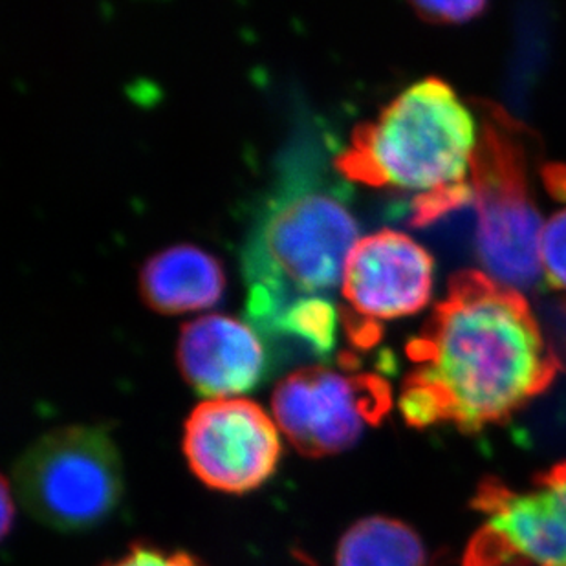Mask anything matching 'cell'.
<instances>
[{"label":"cell","instance_id":"4","mask_svg":"<svg viewBox=\"0 0 566 566\" xmlns=\"http://www.w3.org/2000/svg\"><path fill=\"white\" fill-rule=\"evenodd\" d=\"M17 495L33 517L83 532L113 515L124 495L118 448L102 428L55 429L30 446L13 470Z\"/></svg>","mask_w":566,"mask_h":566},{"label":"cell","instance_id":"6","mask_svg":"<svg viewBox=\"0 0 566 566\" xmlns=\"http://www.w3.org/2000/svg\"><path fill=\"white\" fill-rule=\"evenodd\" d=\"M392 406L390 387L373 375H343L306 367L279 381L273 417L305 457L319 459L353 448L367 426H378Z\"/></svg>","mask_w":566,"mask_h":566},{"label":"cell","instance_id":"3","mask_svg":"<svg viewBox=\"0 0 566 566\" xmlns=\"http://www.w3.org/2000/svg\"><path fill=\"white\" fill-rule=\"evenodd\" d=\"M479 136L470 108L437 77L418 81L359 125L337 158L343 177L418 197L457 188L473 172Z\"/></svg>","mask_w":566,"mask_h":566},{"label":"cell","instance_id":"18","mask_svg":"<svg viewBox=\"0 0 566 566\" xmlns=\"http://www.w3.org/2000/svg\"><path fill=\"white\" fill-rule=\"evenodd\" d=\"M548 188L556 192L557 198L566 200V167H551L546 175Z\"/></svg>","mask_w":566,"mask_h":566},{"label":"cell","instance_id":"1","mask_svg":"<svg viewBox=\"0 0 566 566\" xmlns=\"http://www.w3.org/2000/svg\"><path fill=\"white\" fill-rule=\"evenodd\" d=\"M409 358L418 367L407 381L428 389L442 422L465 433L504 422L557 370L523 295L476 272L453 279L423 336L409 345Z\"/></svg>","mask_w":566,"mask_h":566},{"label":"cell","instance_id":"9","mask_svg":"<svg viewBox=\"0 0 566 566\" xmlns=\"http://www.w3.org/2000/svg\"><path fill=\"white\" fill-rule=\"evenodd\" d=\"M473 507L534 566H566V460L535 476L530 492L486 479Z\"/></svg>","mask_w":566,"mask_h":566},{"label":"cell","instance_id":"11","mask_svg":"<svg viewBox=\"0 0 566 566\" xmlns=\"http://www.w3.org/2000/svg\"><path fill=\"white\" fill-rule=\"evenodd\" d=\"M139 286L153 311L184 314L217 305L224 294L226 275L211 253L197 247H175L145 262Z\"/></svg>","mask_w":566,"mask_h":566},{"label":"cell","instance_id":"17","mask_svg":"<svg viewBox=\"0 0 566 566\" xmlns=\"http://www.w3.org/2000/svg\"><path fill=\"white\" fill-rule=\"evenodd\" d=\"M13 518H15V506H13V497H11L10 481L4 479V481H2V521H0L2 537L10 534Z\"/></svg>","mask_w":566,"mask_h":566},{"label":"cell","instance_id":"2","mask_svg":"<svg viewBox=\"0 0 566 566\" xmlns=\"http://www.w3.org/2000/svg\"><path fill=\"white\" fill-rule=\"evenodd\" d=\"M358 242V224L336 184L321 164L295 156L244 250L248 319L272 337L292 306L332 300Z\"/></svg>","mask_w":566,"mask_h":566},{"label":"cell","instance_id":"5","mask_svg":"<svg viewBox=\"0 0 566 566\" xmlns=\"http://www.w3.org/2000/svg\"><path fill=\"white\" fill-rule=\"evenodd\" d=\"M476 252L493 283L523 292L539 281L543 220L530 200L523 156L501 122L488 124L473 164Z\"/></svg>","mask_w":566,"mask_h":566},{"label":"cell","instance_id":"13","mask_svg":"<svg viewBox=\"0 0 566 566\" xmlns=\"http://www.w3.org/2000/svg\"><path fill=\"white\" fill-rule=\"evenodd\" d=\"M541 259L546 281L554 289L566 290V208L545 226Z\"/></svg>","mask_w":566,"mask_h":566},{"label":"cell","instance_id":"19","mask_svg":"<svg viewBox=\"0 0 566 566\" xmlns=\"http://www.w3.org/2000/svg\"><path fill=\"white\" fill-rule=\"evenodd\" d=\"M490 566H534L530 565L526 559H524L518 552H513V554H510V556L504 557V559H501V562L495 563V565Z\"/></svg>","mask_w":566,"mask_h":566},{"label":"cell","instance_id":"14","mask_svg":"<svg viewBox=\"0 0 566 566\" xmlns=\"http://www.w3.org/2000/svg\"><path fill=\"white\" fill-rule=\"evenodd\" d=\"M473 200H475L473 184H462V186L446 189V191L417 197L412 200V220L418 226L429 224V222L440 219L442 214L462 208Z\"/></svg>","mask_w":566,"mask_h":566},{"label":"cell","instance_id":"12","mask_svg":"<svg viewBox=\"0 0 566 566\" xmlns=\"http://www.w3.org/2000/svg\"><path fill=\"white\" fill-rule=\"evenodd\" d=\"M337 566H429L422 539L407 524L389 517L359 521L337 546Z\"/></svg>","mask_w":566,"mask_h":566},{"label":"cell","instance_id":"10","mask_svg":"<svg viewBox=\"0 0 566 566\" xmlns=\"http://www.w3.org/2000/svg\"><path fill=\"white\" fill-rule=\"evenodd\" d=\"M177 358L192 389L213 400L252 390L266 364L252 326L228 315H206L184 326Z\"/></svg>","mask_w":566,"mask_h":566},{"label":"cell","instance_id":"15","mask_svg":"<svg viewBox=\"0 0 566 566\" xmlns=\"http://www.w3.org/2000/svg\"><path fill=\"white\" fill-rule=\"evenodd\" d=\"M412 8L418 11V15L434 22H446V24H460L468 22L486 11V2H476V0H465V2H415Z\"/></svg>","mask_w":566,"mask_h":566},{"label":"cell","instance_id":"16","mask_svg":"<svg viewBox=\"0 0 566 566\" xmlns=\"http://www.w3.org/2000/svg\"><path fill=\"white\" fill-rule=\"evenodd\" d=\"M105 566H206L198 562L197 557L189 554H167V552L150 548V546H133L127 556L118 562L108 563Z\"/></svg>","mask_w":566,"mask_h":566},{"label":"cell","instance_id":"8","mask_svg":"<svg viewBox=\"0 0 566 566\" xmlns=\"http://www.w3.org/2000/svg\"><path fill=\"white\" fill-rule=\"evenodd\" d=\"M433 270L428 250L400 231L359 239L343 275V297L353 312L345 317L375 326L376 321L417 314L431 300Z\"/></svg>","mask_w":566,"mask_h":566},{"label":"cell","instance_id":"7","mask_svg":"<svg viewBox=\"0 0 566 566\" xmlns=\"http://www.w3.org/2000/svg\"><path fill=\"white\" fill-rule=\"evenodd\" d=\"M277 426L255 401L217 398L195 407L184 433V453L206 486L248 493L262 486L281 460Z\"/></svg>","mask_w":566,"mask_h":566}]
</instances>
